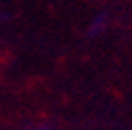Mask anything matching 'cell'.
Returning <instances> with one entry per match:
<instances>
[{
    "label": "cell",
    "instance_id": "6da1fadb",
    "mask_svg": "<svg viewBox=\"0 0 132 130\" xmlns=\"http://www.w3.org/2000/svg\"><path fill=\"white\" fill-rule=\"evenodd\" d=\"M38 130H46V128H38Z\"/></svg>",
    "mask_w": 132,
    "mask_h": 130
}]
</instances>
